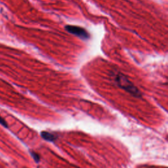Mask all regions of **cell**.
<instances>
[{
	"label": "cell",
	"instance_id": "4",
	"mask_svg": "<svg viewBox=\"0 0 168 168\" xmlns=\"http://www.w3.org/2000/svg\"><path fill=\"white\" fill-rule=\"evenodd\" d=\"M0 124L2 125L3 126H4L5 127H8L7 123L6 122V121L4 120V119L2 116H0Z\"/></svg>",
	"mask_w": 168,
	"mask_h": 168
},
{
	"label": "cell",
	"instance_id": "5",
	"mask_svg": "<svg viewBox=\"0 0 168 168\" xmlns=\"http://www.w3.org/2000/svg\"><path fill=\"white\" fill-rule=\"evenodd\" d=\"M31 154H32V156L33 158H34V160H36V162H39V156L38 155V154H37L36 153L32 152V153H31Z\"/></svg>",
	"mask_w": 168,
	"mask_h": 168
},
{
	"label": "cell",
	"instance_id": "3",
	"mask_svg": "<svg viewBox=\"0 0 168 168\" xmlns=\"http://www.w3.org/2000/svg\"><path fill=\"white\" fill-rule=\"evenodd\" d=\"M42 136L44 139H46L49 141H54L56 139V137L54 135L50 133L46 132V131H43L42 133Z\"/></svg>",
	"mask_w": 168,
	"mask_h": 168
},
{
	"label": "cell",
	"instance_id": "1",
	"mask_svg": "<svg viewBox=\"0 0 168 168\" xmlns=\"http://www.w3.org/2000/svg\"><path fill=\"white\" fill-rule=\"evenodd\" d=\"M114 79L117 85L124 89L127 92L135 97H139L141 96L140 91L133 84L127 77L122 73H116L114 76Z\"/></svg>",
	"mask_w": 168,
	"mask_h": 168
},
{
	"label": "cell",
	"instance_id": "2",
	"mask_svg": "<svg viewBox=\"0 0 168 168\" xmlns=\"http://www.w3.org/2000/svg\"><path fill=\"white\" fill-rule=\"evenodd\" d=\"M65 28L70 34H72L74 35V36H76L81 39H88L89 37V34L87 33V31L83 28L79 27V26L68 25L66 26Z\"/></svg>",
	"mask_w": 168,
	"mask_h": 168
}]
</instances>
